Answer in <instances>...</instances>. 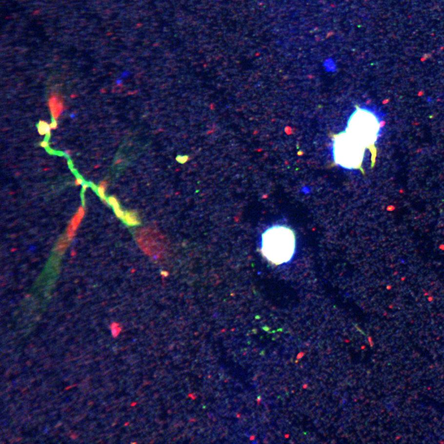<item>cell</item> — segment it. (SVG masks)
Here are the masks:
<instances>
[{
	"label": "cell",
	"mask_w": 444,
	"mask_h": 444,
	"mask_svg": "<svg viewBox=\"0 0 444 444\" xmlns=\"http://www.w3.org/2000/svg\"><path fill=\"white\" fill-rule=\"evenodd\" d=\"M68 165L69 166L70 169H72V168H73V162H72V161L71 160H69L68 161Z\"/></svg>",
	"instance_id": "15"
},
{
	"label": "cell",
	"mask_w": 444,
	"mask_h": 444,
	"mask_svg": "<svg viewBox=\"0 0 444 444\" xmlns=\"http://www.w3.org/2000/svg\"><path fill=\"white\" fill-rule=\"evenodd\" d=\"M107 186V182L104 181L102 182L101 183H100V185L97 187V193H98V196H100V198H101L102 202L104 203L107 202V198L106 194H105Z\"/></svg>",
	"instance_id": "9"
},
{
	"label": "cell",
	"mask_w": 444,
	"mask_h": 444,
	"mask_svg": "<svg viewBox=\"0 0 444 444\" xmlns=\"http://www.w3.org/2000/svg\"><path fill=\"white\" fill-rule=\"evenodd\" d=\"M69 242L70 241L66 236L65 237L61 238L59 242H58L57 247H56V251L60 254L64 253L65 249L68 246Z\"/></svg>",
	"instance_id": "8"
},
{
	"label": "cell",
	"mask_w": 444,
	"mask_h": 444,
	"mask_svg": "<svg viewBox=\"0 0 444 444\" xmlns=\"http://www.w3.org/2000/svg\"><path fill=\"white\" fill-rule=\"evenodd\" d=\"M121 160H119L117 161L115 163V164H118V163H120L121 162Z\"/></svg>",
	"instance_id": "16"
},
{
	"label": "cell",
	"mask_w": 444,
	"mask_h": 444,
	"mask_svg": "<svg viewBox=\"0 0 444 444\" xmlns=\"http://www.w3.org/2000/svg\"><path fill=\"white\" fill-rule=\"evenodd\" d=\"M40 146L41 147H42V148H48V147H49L48 141H47V140H44V141H41L40 142Z\"/></svg>",
	"instance_id": "12"
},
{
	"label": "cell",
	"mask_w": 444,
	"mask_h": 444,
	"mask_svg": "<svg viewBox=\"0 0 444 444\" xmlns=\"http://www.w3.org/2000/svg\"><path fill=\"white\" fill-rule=\"evenodd\" d=\"M379 130L376 116L370 111L359 108L350 117L345 132L363 148L375 149Z\"/></svg>",
	"instance_id": "2"
},
{
	"label": "cell",
	"mask_w": 444,
	"mask_h": 444,
	"mask_svg": "<svg viewBox=\"0 0 444 444\" xmlns=\"http://www.w3.org/2000/svg\"><path fill=\"white\" fill-rule=\"evenodd\" d=\"M107 203L113 208L114 213H115L116 216L118 217V218L122 220L125 213L121 209L120 204H119L118 200H117L115 197H114V196H111V197L107 198Z\"/></svg>",
	"instance_id": "6"
},
{
	"label": "cell",
	"mask_w": 444,
	"mask_h": 444,
	"mask_svg": "<svg viewBox=\"0 0 444 444\" xmlns=\"http://www.w3.org/2000/svg\"><path fill=\"white\" fill-rule=\"evenodd\" d=\"M296 251V236L288 226L277 225L266 229L262 235L261 252L276 265L289 262Z\"/></svg>",
	"instance_id": "1"
},
{
	"label": "cell",
	"mask_w": 444,
	"mask_h": 444,
	"mask_svg": "<svg viewBox=\"0 0 444 444\" xmlns=\"http://www.w3.org/2000/svg\"><path fill=\"white\" fill-rule=\"evenodd\" d=\"M48 105L53 119L57 120L64 109V102H63L62 98L56 94L51 95L49 99Z\"/></svg>",
	"instance_id": "5"
},
{
	"label": "cell",
	"mask_w": 444,
	"mask_h": 444,
	"mask_svg": "<svg viewBox=\"0 0 444 444\" xmlns=\"http://www.w3.org/2000/svg\"><path fill=\"white\" fill-rule=\"evenodd\" d=\"M76 175L77 179H76V181H75V184H76V186L81 185L84 182L82 177H81V175L78 174V172H77Z\"/></svg>",
	"instance_id": "11"
},
{
	"label": "cell",
	"mask_w": 444,
	"mask_h": 444,
	"mask_svg": "<svg viewBox=\"0 0 444 444\" xmlns=\"http://www.w3.org/2000/svg\"><path fill=\"white\" fill-rule=\"evenodd\" d=\"M85 211L84 207H79L76 214L74 215V216L72 217L71 222H70L68 227L67 228L66 235H65L67 238H68L70 242H71V241L73 240L75 235H76L77 228H78L79 226L80 225L81 222L82 221L84 216H85Z\"/></svg>",
	"instance_id": "4"
},
{
	"label": "cell",
	"mask_w": 444,
	"mask_h": 444,
	"mask_svg": "<svg viewBox=\"0 0 444 444\" xmlns=\"http://www.w3.org/2000/svg\"><path fill=\"white\" fill-rule=\"evenodd\" d=\"M50 125L51 129H57L58 127V122L57 120H55V119H52V122H51Z\"/></svg>",
	"instance_id": "13"
},
{
	"label": "cell",
	"mask_w": 444,
	"mask_h": 444,
	"mask_svg": "<svg viewBox=\"0 0 444 444\" xmlns=\"http://www.w3.org/2000/svg\"><path fill=\"white\" fill-rule=\"evenodd\" d=\"M122 221L129 226L137 225L139 223L136 215L133 213V212H126L124 214V216H123Z\"/></svg>",
	"instance_id": "7"
},
{
	"label": "cell",
	"mask_w": 444,
	"mask_h": 444,
	"mask_svg": "<svg viewBox=\"0 0 444 444\" xmlns=\"http://www.w3.org/2000/svg\"><path fill=\"white\" fill-rule=\"evenodd\" d=\"M90 187L93 189V190H94L95 192H97L98 186H96L95 184L90 183Z\"/></svg>",
	"instance_id": "14"
},
{
	"label": "cell",
	"mask_w": 444,
	"mask_h": 444,
	"mask_svg": "<svg viewBox=\"0 0 444 444\" xmlns=\"http://www.w3.org/2000/svg\"><path fill=\"white\" fill-rule=\"evenodd\" d=\"M365 148L346 132L334 138L333 155L335 162L346 169H361Z\"/></svg>",
	"instance_id": "3"
},
{
	"label": "cell",
	"mask_w": 444,
	"mask_h": 444,
	"mask_svg": "<svg viewBox=\"0 0 444 444\" xmlns=\"http://www.w3.org/2000/svg\"><path fill=\"white\" fill-rule=\"evenodd\" d=\"M37 128H38L40 135H46L47 133L51 132V128L50 124H48L46 121H39Z\"/></svg>",
	"instance_id": "10"
}]
</instances>
